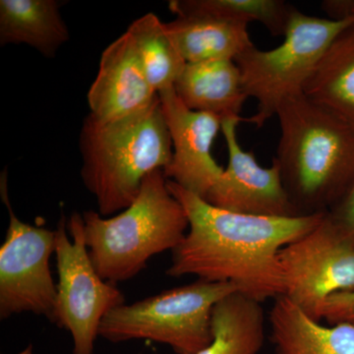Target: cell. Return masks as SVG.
<instances>
[{
    "label": "cell",
    "mask_w": 354,
    "mask_h": 354,
    "mask_svg": "<svg viewBox=\"0 0 354 354\" xmlns=\"http://www.w3.org/2000/svg\"><path fill=\"white\" fill-rule=\"evenodd\" d=\"M354 20H334L306 15L297 8L291 14L283 41L269 50L249 48L235 59L248 97L257 101V113L248 122L260 128L283 102L304 95L324 53L337 35Z\"/></svg>",
    "instance_id": "8992f818"
},
{
    "label": "cell",
    "mask_w": 354,
    "mask_h": 354,
    "mask_svg": "<svg viewBox=\"0 0 354 354\" xmlns=\"http://www.w3.org/2000/svg\"><path fill=\"white\" fill-rule=\"evenodd\" d=\"M19 354H32V346H30L29 348H26L25 351H23L22 353Z\"/></svg>",
    "instance_id": "cb8c5ba5"
},
{
    "label": "cell",
    "mask_w": 354,
    "mask_h": 354,
    "mask_svg": "<svg viewBox=\"0 0 354 354\" xmlns=\"http://www.w3.org/2000/svg\"><path fill=\"white\" fill-rule=\"evenodd\" d=\"M176 17H211L248 26L258 22L274 37L285 36L295 7L283 0H171Z\"/></svg>",
    "instance_id": "d6986e66"
},
{
    "label": "cell",
    "mask_w": 354,
    "mask_h": 354,
    "mask_svg": "<svg viewBox=\"0 0 354 354\" xmlns=\"http://www.w3.org/2000/svg\"><path fill=\"white\" fill-rule=\"evenodd\" d=\"M261 302L230 293L212 314L213 339L198 354H258L265 341V313Z\"/></svg>",
    "instance_id": "ac0fdd59"
},
{
    "label": "cell",
    "mask_w": 354,
    "mask_h": 354,
    "mask_svg": "<svg viewBox=\"0 0 354 354\" xmlns=\"http://www.w3.org/2000/svg\"><path fill=\"white\" fill-rule=\"evenodd\" d=\"M172 144L171 164L165 169L167 179L205 199L223 172L212 148L223 120L214 114L188 109L174 88L158 93Z\"/></svg>",
    "instance_id": "8fae6325"
},
{
    "label": "cell",
    "mask_w": 354,
    "mask_h": 354,
    "mask_svg": "<svg viewBox=\"0 0 354 354\" xmlns=\"http://www.w3.org/2000/svg\"><path fill=\"white\" fill-rule=\"evenodd\" d=\"M283 297L316 320L328 298L354 291V245L327 213L308 234L279 252Z\"/></svg>",
    "instance_id": "9c48e42d"
},
{
    "label": "cell",
    "mask_w": 354,
    "mask_h": 354,
    "mask_svg": "<svg viewBox=\"0 0 354 354\" xmlns=\"http://www.w3.org/2000/svg\"><path fill=\"white\" fill-rule=\"evenodd\" d=\"M57 0H1L0 44H27L53 58L69 41Z\"/></svg>",
    "instance_id": "9a60e30c"
},
{
    "label": "cell",
    "mask_w": 354,
    "mask_h": 354,
    "mask_svg": "<svg viewBox=\"0 0 354 354\" xmlns=\"http://www.w3.org/2000/svg\"><path fill=\"white\" fill-rule=\"evenodd\" d=\"M304 95L354 124V23L330 44Z\"/></svg>",
    "instance_id": "e0dca14e"
},
{
    "label": "cell",
    "mask_w": 354,
    "mask_h": 354,
    "mask_svg": "<svg viewBox=\"0 0 354 354\" xmlns=\"http://www.w3.org/2000/svg\"><path fill=\"white\" fill-rule=\"evenodd\" d=\"M188 109L214 114L221 120L242 118L248 95L234 60H209L186 64L174 86Z\"/></svg>",
    "instance_id": "5bb4252c"
},
{
    "label": "cell",
    "mask_w": 354,
    "mask_h": 354,
    "mask_svg": "<svg viewBox=\"0 0 354 354\" xmlns=\"http://www.w3.org/2000/svg\"><path fill=\"white\" fill-rule=\"evenodd\" d=\"M165 30L186 64L234 60L253 48L248 26L211 17H176Z\"/></svg>",
    "instance_id": "2e32d148"
},
{
    "label": "cell",
    "mask_w": 354,
    "mask_h": 354,
    "mask_svg": "<svg viewBox=\"0 0 354 354\" xmlns=\"http://www.w3.org/2000/svg\"><path fill=\"white\" fill-rule=\"evenodd\" d=\"M274 354H354V325L325 326L288 297L274 299L269 314Z\"/></svg>",
    "instance_id": "4fadbf2b"
},
{
    "label": "cell",
    "mask_w": 354,
    "mask_h": 354,
    "mask_svg": "<svg viewBox=\"0 0 354 354\" xmlns=\"http://www.w3.org/2000/svg\"><path fill=\"white\" fill-rule=\"evenodd\" d=\"M167 186L189 221L187 234L172 251L167 276L230 283L261 304L283 295L281 249L308 234L326 214L245 215L213 206L169 179Z\"/></svg>",
    "instance_id": "6da1fadb"
},
{
    "label": "cell",
    "mask_w": 354,
    "mask_h": 354,
    "mask_svg": "<svg viewBox=\"0 0 354 354\" xmlns=\"http://www.w3.org/2000/svg\"><path fill=\"white\" fill-rule=\"evenodd\" d=\"M321 321L330 325L351 323L354 325V291L337 293L328 298L320 313Z\"/></svg>",
    "instance_id": "44dd1931"
},
{
    "label": "cell",
    "mask_w": 354,
    "mask_h": 354,
    "mask_svg": "<svg viewBox=\"0 0 354 354\" xmlns=\"http://www.w3.org/2000/svg\"><path fill=\"white\" fill-rule=\"evenodd\" d=\"M242 118L223 121L221 133L227 148V169L207 194L206 200L218 208L264 216H298L286 193L278 167H262L253 153L241 146L237 125Z\"/></svg>",
    "instance_id": "30bf717a"
},
{
    "label": "cell",
    "mask_w": 354,
    "mask_h": 354,
    "mask_svg": "<svg viewBox=\"0 0 354 354\" xmlns=\"http://www.w3.org/2000/svg\"><path fill=\"white\" fill-rule=\"evenodd\" d=\"M274 165L300 215L327 213L354 183V124L304 95L277 113Z\"/></svg>",
    "instance_id": "7a4b0ae2"
},
{
    "label": "cell",
    "mask_w": 354,
    "mask_h": 354,
    "mask_svg": "<svg viewBox=\"0 0 354 354\" xmlns=\"http://www.w3.org/2000/svg\"><path fill=\"white\" fill-rule=\"evenodd\" d=\"M7 185L4 169L0 176V196L8 209L9 223L0 247V319L32 313L53 322L57 288L50 260L55 254V230L19 220Z\"/></svg>",
    "instance_id": "ba28073f"
},
{
    "label": "cell",
    "mask_w": 354,
    "mask_h": 354,
    "mask_svg": "<svg viewBox=\"0 0 354 354\" xmlns=\"http://www.w3.org/2000/svg\"><path fill=\"white\" fill-rule=\"evenodd\" d=\"M235 291L230 283L197 279L120 305L102 321L100 337L113 344L147 339L165 344L176 354H198L213 339L214 307Z\"/></svg>",
    "instance_id": "5b68a950"
},
{
    "label": "cell",
    "mask_w": 354,
    "mask_h": 354,
    "mask_svg": "<svg viewBox=\"0 0 354 354\" xmlns=\"http://www.w3.org/2000/svg\"><path fill=\"white\" fill-rule=\"evenodd\" d=\"M327 215L354 245V183L346 194L327 212Z\"/></svg>",
    "instance_id": "7402d4cb"
},
{
    "label": "cell",
    "mask_w": 354,
    "mask_h": 354,
    "mask_svg": "<svg viewBox=\"0 0 354 354\" xmlns=\"http://www.w3.org/2000/svg\"><path fill=\"white\" fill-rule=\"evenodd\" d=\"M321 7L330 19L354 20V0H325Z\"/></svg>",
    "instance_id": "603a6c76"
},
{
    "label": "cell",
    "mask_w": 354,
    "mask_h": 354,
    "mask_svg": "<svg viewBox=\"0 0 354 354\" xmlns=\"http://www.w3.org/2000/svg\"><path fill=\"white\" fill-rule=\"evenodd\" d=\"M58 283L53 323L71 335L72 354H94L100 328L109 312L125 304L122 291L97 272L83 230V216H62L55 228Z\"/></svg>",
    "instance_id": "52a82bcc"
},
{
    "label": "cell",
    "mask_w": 354,
    "mask_h": 354,
    "mask_svg": "<svg viewBox=\"0 0 354 354\" xmlns=\"http://www.w3.org/2000/svg\"><path fill=\"white\" fill-rule=\"evenodd\" d=\"M127 32L153 91L158 94L174 87L186 62L169 38L165 23L155 14L148 13L133 21Z\"/></svg>",
    "instance_id": "ffe728a7"
},
{
    "label": "cell",
    "mask_w": 354,
    "mask_h": 354,
    "mask_svg": "<svg viewBox=\"0 0 354 354\" xmlns=\"http://www.w3.org/2000/svg\"><path fill=\"white\" fill-rule=\"evenodd\" d=\"M127 32L102 53L99 71L88 88L91 115L102 121L127 118L157 100Z\"/></svg>",
    "instance_id": "7c38bea8"
},
{
    "label": "cell",
    "mask_w": 354,
    "mask_h": 354,
    "mask_svg": "<svg viewBox=\"0 0 354 354\" xmlns=\"http://www.w3.org/2000/svg\"><path fill=\"white\" fill-rule=\"evenodd\" d=\"M81 178L104 216L127 209L142 183L171 164L172 144L160 97L148 108L113 121L90 113L80 134Z\"/></svg>",
    "instance_id": "3957f363"
},
{
    "label": "cell",
    "mask_w": 354,
    "mask_h": 354,
    "mask_svg": "<svg viewBox=\"0 0 354 354\" xmlns=\"http://www.w3.org/2000/svg\"><path fill=\"white\" fill-rule=\"evenodd\" d=\"M82 216L93 265L114 285L138 276L153 256L172 252L189 228L187 214L169 191L162 169L144 179L138 196L118 215L104 216L90 209Z\"/></svg>",
    "instance_id": "277c9868"
}]
</instances>
